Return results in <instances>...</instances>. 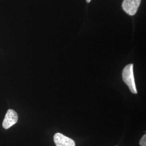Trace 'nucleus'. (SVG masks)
<instances>
[{
  "label": "nucleus",
  "mask_w": 146,
  "mask_h": 146,
  "mask_svg": "<svg viewBox=\"0 0 146 146\" xmlns=\"http://www.w3.org/2000/svg\"><path fill=\"white\" fill-rule=\"evenodd\" d=\"M141 0H123L122 7L127 14L131 16L136 13L141 3Z\"/></svg>",
  "instance_id": "2"
},
{
  "label": "nucleus",
  "mask_w": 146,
  "mask_h": 146,
  "mask_svg": "<svg viewBox=\"0 0 146 146\" xmlns=\"http://www.w3.org/2000/svg\"><path fill=\"white\" fill-rule=\"evenodd\" d=\"M86 1H87V3H89L91 1V0H86Z\"/></svg>",
  "instance_id": "6"
},
{
  "label": "nucleus",
  "mask_w": 146,
  "mask_h": 146,
  "mask_svg": "<svg viewBox=\"0 0 146 146\" xmlns=\"http://www.w3.org/2000/svg\"><path fill=\"white\" fill-rule=\"evenodd\" d=\"M139 144L141 146H146V135L145 134L141 138Z\"/></svg>",
  "instance_id": "5"
},
{
  "label": "nucleus",
  "mask_w": 146,
  "mask_h": 146,
  "mask_svg": "<svg viewBox=\"0 0 146 146\" xmlns=\"http://www.w3.org/2000/svg\"><path fill=\"white\" fill-rule=\"evenodd\" d=\"M54 141L56 146H75V141L60 133L54 135Z\"/></svg>",
  "instance_id": "4"
},
{
  "label": "nucleus",
  "mask_w": 146,
  "mask_h": 146,
  "mask_svg": "<svg viewBox=\"0 0 146 146\" xmlns=\"http://www.w3.org/2000/svg\"><path fill=\"white\" fill-rule=\"evenodd\" d=\"M122 78L131 92L133 94L137 93L136 87L135 82L134 76L133 72V64H129L126 66L122 72Z\"/></svg>",
  "instance_id": "1"
},
{
  "label": "nucleus",
  "mask_w": 146,
  "mask_h": 146,
  "mask_svg": "<svg viewBox=\"0 0 146 146\" xmlns=\"http://www.w3.org/2000/svg\"><path fill=\"white\" fill-rule=\"evenodd\" d=\"M17 121L18 115L15 111L13 110H8L3 121L2 126L5 129H8L16 123Z\"/></svg>",
  "instance_id": "3"
}]
</instances>
